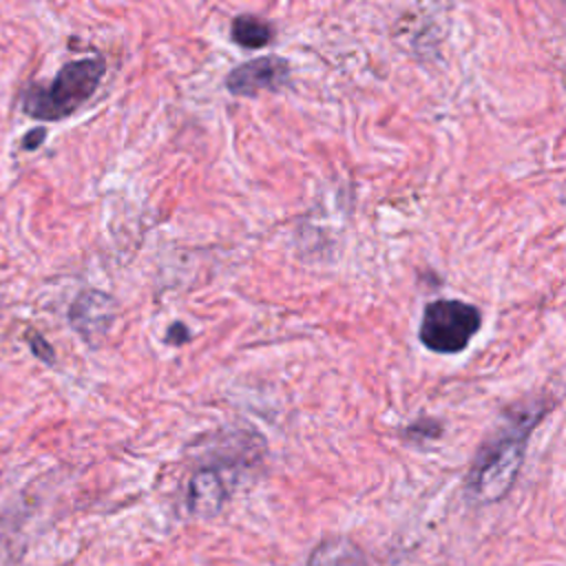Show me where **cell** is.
Segmentation results:
<instances>
[{
  "label": "cell",
  "instance_id": "3",
  "mask_svg": "<svg viewBox=\"0 0 566 566\" xmlns=\"http://www.w3.org/2000/svg\"><path fill=\"white\" fill-rule=\"evenodd\" d=\"M482 316L478 307L460 298L431 301L420 321V343L438 354H460L478 334Z\"/></svg>",
  "mask_w": 566,
  "mask_h": 566
},
{
  "label": "cell",
  "instance_id": "4",
  "mask_svg": "<svg viewBox=\"0 0 566 566\" xmlns=\"http://www.w3.org/2000/svg\"><path fill=\"white\" fill-rule=\"evenodd\" d=\"M290 66L283 57L263 55L239 64L226 77V88L239 97H252L263 91H276L287 82Z\"/></svg>",
  "mask_w": 566,
  "mask_h": 566
},
{
  "label": "cell",
  "instance_id": "6",
  "mask_svg": "<svg viewBox=\"0 0 566 566\" xmlns=\"http://www.w3.org/2000/svg\"><path fill=\"white\" fill-rule=\"evenodd\" d=\"M228 497V489L214 469H199L188 482L186 504L192 515H214Z\"/></svg>",
  "mask_w": 566,
  "mask_h": 566
},
{
  "label": "cell",
  "instance_id": "2",
  "mask_svg": "<svg viewBox=\"0 0 566 566\" xmlns=\"http://www.w3.org/2000/svg\"><path fill=\"white\" fill-rule=\"evenodd\" d=\"M102 57H82L66 62L49 84H33L27 88L22 108L33 119H64L93 97L102 82Z\"/></svg>",
  "mask_w": 566,
  "mask_h": 566
},
{
  "label": "cell",
  "instance_id": "5",
  "mask_svg": "<svg viewBox=\"0 0 566 566\" xmlns=\"http://www.w3.org/2000/svg\"><path fill=\"white\" fill-rule=\"evenodd\" d=\"M113 318H115L113 298L97 290L82 292L69 310V321L73 329L82 334V338L88 343H95L97 338L106 336V332L113 325Z\"/></svg>",
  "mask_w": 566,
  "mask_h": 566
},
{
  "label": "cell",
  "instance_id": "1",
  "mask_svg": "<svg viewBox=\"0 0 566 566\" xmlns=\"http://www.w3.org/2000/svg\"><path fill=\"white\" fill-rule=\"evenodd\" d=\"M539 416L542 411L522 418L480 449L467 478V493L471 500L489 504L502 500L511 491L524 460L526 438Z\"/></svg>",
  "mask_w": 566,
  "mask_h": 566
},
{
  "label": "cell",
  "instance_id": "10",
  "mask_svg": "<svg viewBox=\"0 0 566 566\" xmlns=\"http://www.w3.org/2000/svg\"><path fill=\"white\" fill-rule=\"evenodd\" d=\"M190 340V329L184 325V323H172L170 327H168V332H166V343H170V345H184V343H188Z\"/></svg>",
  "mask_w": 566,
  "mask_h": 566
},
{
  "label": "cell",
  "instance_id": "11",
  "mask_svg": "<svg viewBox=\"0 0 566 566\" xmlns=\"http://www.w3.org/2000/svg\"><path fill=\"white\" fill-rule=\"evenodd\" d=\"M46 137V130L40 126V128H33L29 135H24V139H22V148H27V150H33V148H38L40 144H42V139Z\"/></svg>",
  "mask_w": 566,
  "mask_h": 566
},
{
  "label": "cell",
  "instance_id": "9",
  "mask_svg": "<svg viewBox=\"0 0 566 566\" xmlns=\"http://www.w3.org/2000/svg\"><path fill=\"white\" fill-rule=\"evenodd\" d=\"M29 345H31V352L40 358V360H46V363H53L55 356H53V347L35 332H29Z\"/></svg>",
  "mask_w": 566,
  "mask_h": 566
},
{
  "label": "cell",
  "instance_id": "7",
  "mask_svg": "<svg viewBox=\"0 0 566 566\" xmlns=\"http://www.w3.org/2000/svg\"><path fill=\"white\" fill-rule=\"evenodd\" d=\"M305 566H367V562L352 542L327 539L312 551Z\"/></svg>",
  "mask_w": 566,
  "mask_h": 566
},
{
  "label": "cell",
  "instance_id": "8",
  "mask_svg": "<svg viewBox=\"0 0 566 566\" xmlns=\"http://www.w3.org/2000/svg\"><path fill=\"white\" fill-rule=\"evenodd\" d=\"M272 24L256 15H237L232 20V40L245 49H261L272 40Z\"/></svg>",
  "mask_w": 566,
  "mask_h": 566
}]
</instances>
